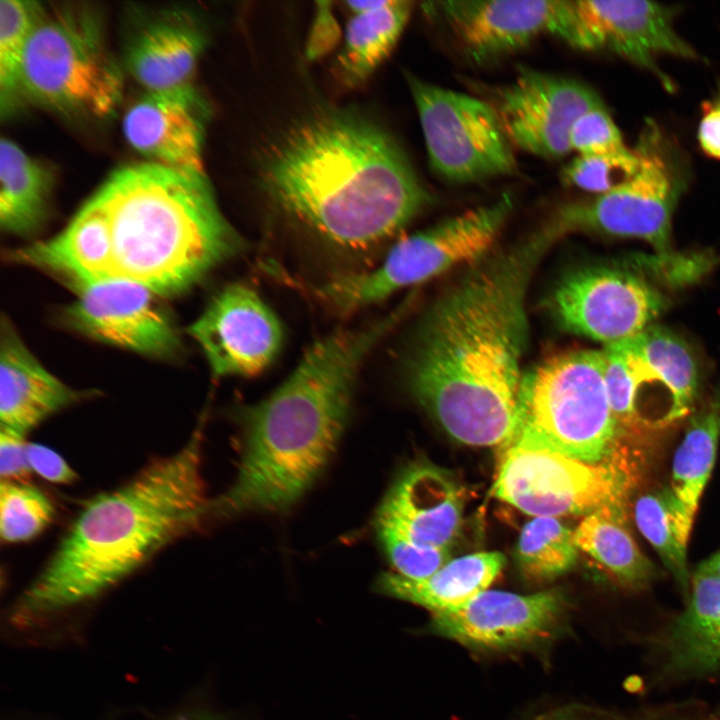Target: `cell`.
Returning <instances> with one entry per match:
<instances>
[{"mask_svg":"<svg viewBox=\"0 0 720 720\" xmlns=\"http://www.w3.org/2000/svg\"><path fill=\"white\" fill-rule=\"evenodd\" d=\"M94 195L108 217L115 278L157 295L191 288L246 247L206 175L147 162L117 170Z\"/></svg>","mask_w":720,"mask_h":720,"instance_id":"5b68a950","label":"cell"},{"mask_svg":"<svg viewBox=\"0 0 720 720\" xmlns=\"http://www.w3.org/2000/svg\"><path fill=\"white\" fill-rule=\"evenodd\" d=\"M407 80L438 175L470 183L518 172L512 144L491 104L411 75Z\"/></svg>","mask_w":720,"mask_h":720,"instance_id":"8fae6325","label":"cell"},{"mask_svg":"<svg viewBox=\"0 0 720 720\" xmlns=\"http://www.w3.org/2000/svg\"><path fill=\"white\" fill-rule=\"evenodd\" d=\"M26 452L31 471L42 478L58 484H69L77 478L75 471L51 448L27 443Z\"/></svg>","mask_w":720,"mask_h":720,"instance_id":"f35d334b","label":"cell"},{"mask_svg":"<svg viewBox=\"0 0 720 720\" xmlns=\"http://www.w3.org/2000/svg\"><path fill=\"white\" fill-rule=\"evenodd\" d=\"M640 164L638 146L614 154L578 155L564 167L562 178L566 184L599 195L629 181Z\"/></svg>","mask_w":720,"mask_h":720,"instance_id":"e575fe53","label":"cell"},{"mask_svg":"<svg viewBox=\"0 0 720 720\" xmlns=\"http://www.w3.org/2000/svg\"><path fill=\"white\" fill-rule=\"evenodd\" d=\"M549 222L476 260L433 302L404 358L415 400L455 440L502 448L515 427L528 336L526 296L561 238Z\"/></svg>","mask_w":720,"mask_h":720,"instance_id":"6da1fadb","label":"cell"},{"mask_svg":"<svg viewBox=\"0 0 720 720\" xmlns=\"http://www.w3.org/2000/svg\"><path fill=\"white\" fill-rule=\"evenodd\" d=\"M605 384L620 436L640 437L691 413L699 385L688 345L651 324L637 335L605 345Z\"/></svg>","mask_w":720,"mask_h":720,"instance_id":"9c48e42d","label":"cell"},{"mask_svg":"<svg viewBox=\"0 0 720 720\" xmlns=\"http://www.w3.org/2000/svg\"><path fill=\"white\" fill-rule=\"evenodd\" d=\"M204 30L192 18L170 14L148 23L129 45L126 64L147 92L192 85L206 46Z\"/></svg>","mask_w":720,"mask_h":720,"instance_id":"cb8c5ba5","label":"cell"},{"mask_svg":"<svg viewBox=\"0 0 720 720\" xmlns=\"http://www.w3.org/2000/svg\"><path fill=\"white\" fill-rule=\"evenodd\" d=\"M403 312L321 338L268 397L238 410L239 468L208 517L282 513L306 493L345 430L360 366Z\"/></svg>","mask_w":720,"mask_h":720,"instance_id":"3957f363","label":"cell"},{"mask_svg":"<svg viewBox=\"0 0 720 720\" xmlns=\"http://www.w3.org/2000/svg\"><path fill=\"white\" fill-rule=\"evenodd\" d=\"M82 393L52 375L3 319L0 348L1 426L23 436L44 419L79 401Z\"/></svg>","mask_w":720,"mask_h":720,"instance_id":"603a6c76","label":"cell"},{"mask_svg":"<svg viewBox=\"0 0 720 720\" xmlns=\"http://www.w3.org/2000/svg\"><path fill=\"white\" fill-rule=\"evenodd\" d=\"M663 294L635 273L610 265H588L567 273L549 306L561 327L605 345L631 338L659 316Z\"/></svg>","mask_w":720,"mask_h":720,"instance_id":"5bb4252c","label":"cell"},{"mask_svg":"<svg viewBox=\"0 0 720 720\" xmlns=\"http://www.w3.org/2000/svg\"><path fill=\"white\" fill-rule=\"evenodd\" d=\"M188 332L215 377L257 375L274 361L283 343L276 314L241 283L218 292Z\"/></svg>","mask_w":720,"mask_h":720,"instance_id":"2e32d148","label":"cell"},{"mask_svg":"<svg viewBox=\"0 0 720 720\" xmlns=\"http://www.w3.org/2000/svg\"><path fill=\"white\" fill-rule=\"evenodd\" d=\"M376 532L395 573L403 577L426 578L451 560L449 548L418 545L389 529Z\"/></svg>","mask_w":720,"mask_h":720,"instance_id":"d590c367","label":"cell"},{"mask_svg":"<svg viewBox=\"0 0 720 720\" xmlns=\"http://www.w3.org/2000/svg\"><path fill=\"white\" fill-rule=\"evenodd\" d=\"M719 436L720 391H717L692 416L673 458L670 489L692 523L714 466Z\"/></svg>","mask_w":720,"mask_h":720,"instance_id":"f1b7e54d","label":"cell"},{"mask_svg":"<svg viewBox=\"0 0 720 720\" xmlns=\"http://www.w3.org/2000/svg\"><path fill=\"white\" fill-rule=\"evenodd\" d=\"M411 12V2L386 0L380 8L353 14L345 34L340 70L345 83L366 80L389 55Z\"/></svg>","mask_w":720,"mask_h":720,"instance_id":"f546056e","label":"cell"},{"mask_svg":"<svg viewBox=\"0 0 720 720\" xmlns=\"http://www.w3.org/2000/svg\"><path fill=\"white\" fill-rule=\"evenodd\" d=\"M578 548L574 531L554 517H534L520 533L516 559L523 574L534 580H551L575 563Z\"/></svg>","mask_w":720,"mask_h":720,"instance_id":"1f68e13d","label":"cell"},{"mask_svg":"<svg viewBox=\"0 0 720 720\" xmlns=\"http://www.w3.org/2000/svg\"><path fill=\"white\" fill-rule=\"evenodd\" d=\"M550 33L581 50L608 49L671 83L656 58L695 59L694 49L673 26V9L641 0H556Z\"/></svg>","mask_w":720,"mask_h":720,"instance_id":"4fadbf2b","label":"cell"},{"mask_svg":"<svg viewBox=\"0 0 720 720\" xmlns=\"http://www.w3.org/2000/svg\"><path fill=\"white\" fill-rule=\"evenodd\" d=\"M634 519L640 532L686 591L689 582L686 552L692 522L672 490L663 488L639 497L634 505Z\"/></svg>","mask_w":720,"mask_h":720,"instance_id":"4dcf8cb0","label":"cell"},{"mask_svg":"<svg viewBox=\"0 0 720 720\" xmlns=\"http://www.w3.org/2000/svg\"><path fill=\"white\" fill-rule=\"evenodd\" d=\"M619 437L603 353L576 349L524 371L514 431L503 451H543L599 464L617 452Z\"/></svg>","mask_w":720,"mask_h":720,"instance_id":"8992f818","label":"cell"},{"mask_svg":"<svg viewBox=\"0 0 720 720\" xmlns=\"http://www.w3.org/2000/svg\"><path fill=\"white\" fill-rule=\"evenodd\" d=\"M385 2L386 0L348 1L346 6L353 14H360L376 10L383 6Z\"/></svg>","mask_w":720,"mask_h":720,"instance_id":"7bdbcfd3","label":"cell"},{"mask_svg":"<svg viewBox=\"0 0 720 720\" xmlns=\"http://www.w3.org/2000/svg\"><path fill=\"white\" fill-rule=\"evenodd\" d=\"M464 53L484 62L519 50L549 32L556 0H448L429 3Z\"/></svg>","mask_w":720,"mask_h":720,"instance_id":"44dd1931","label":"cell"},{"mask_svg":"<svg viewBox=\"0 0 720 720\" xmlns=\"http://www.w3.org/2000/svg\"><path fill=\"white\" fill-rule=\"evenodd\" d=\"M637 146L641 164L629 181L558 209L550 222L562 235L589 232L633 237L659 251L668 250L672 215L687 184L686 168L679 152L650 121Z\"/></svg>","mask_w":720,"mask_h":720,"instance_id":"30bf717a","label":"cell"},{"mask_svg":"<svg viewBox=\"0 0 720 720\" xmlns=\"http://www.w3.org/2000/svg\"><path fill=\"white\" fill-rule=\"evenodd\" d=\"M144 285L122 278L79 291L65 319L96 340L157 357L178 352L181 342L173 321Z\"/></svg>","mask_w":720,"mask_h":720,"instance_id":"e0dca14e","label":"cell"},{"mask_svg":"<svg viewBox=\"0 0 720 720\" xmlns=\"http://www.w3.org/2000/svg\"><path fill=\"white\" fill-rule=\"evenodd\" d=\"M491 105L512 145L553 159L572 151L569 136L576 119L604 103L580 81L524 68L496 89Z\"/></svg>","mask_w":720,"mask_h":720,"instance_id":"9a60e30c","label":"cell"},{"mask_svg":"<svg viewBox=\"0 0 720 720\" xmlns=\"http://www.w3.org/2000/svg\"><path fill=\"white\" fill-rule=\"evenodd\" d=\"M260 186L273 204L335 246L394 235L432 199L393 137L352 110L320 108L266 150Z\"/></svg>","mask_w":720,"mask_h":720,"instance_id":"7a4b0ae2","label":"cell"},{"mask_svg":"<svg viewBox=\"0 0 720 720\" xmlns=\"http://www.w3.org/2000/svg\"><path fill=\"white\" fill-rule=\"evenodd\" d=\"M503 554L477 552L451 559L432 575L409 579L395 572L381 574L376 590L422 606L433 613L457 609L487 590L505 565Z\"/></svg>","mask_w":720,"mask_h":720,"instance_id":"484cf974","label":"cell"},{"mask_svg":"<svg viewBox=\"0 0 720 720\" xmlns=\"http://www.w3.org/2000/svg\"><path fill=\"white\" fill-rule=\"evenodd\" d=\"M26 446L23 435L1 426L0 475L2 481L26 483L31 472Z\"/></svg>","mask_w":720,"mask_h":720,"instance_id":"74e56055","label":"cell"},{"mask_svg":"<svg viewBox=\"0 0 720 720\" xmlns=\"http://www.w3.org/2000/svg\"><path fill=\"white\" fill-rule=\"evenodd\" d=\"M531 720H589L584 713L572 708H559L543 714Z\"/></svg>","mask_w":720,"mask_h":720,"instance_id":"60d3db41","label":"cell"},{"mask_svg":"<svg viewBox=\"0 0 720 720\" xmlns=\"http://www.w3.org/2000/svg\"><path fill=\"white\" fill-rule=\"evenodd\" d=\"M463 497L455 480L432 464L416 463L395 480L379 506L375 529L415 544L449 548L459 535Z\"/></svg>","mask_w":720,"mask_h":720,"instance_id":"ffe728a7","label":"cell"},{"mask_svg":"<svg viewBox=\"0 0 720 720\" xmlns=\"http://www.w3.org/2000/svg\"><path fill=\"white\" fill-rule=\"evenodd\" d=\"M11 257L53 273L78 292L115 278L109 221L95 195L61 233L16 250Z\"/></svg>","mask_w":720,"mask_h":720,"instance_id":"7402d4cb","label":"cell"},{"mask_svg":"<svg viewBox=\"0 0 720 720\" xmlns=\"http://www.w3.org/2000/svg\"><path fill=\"white\" fill-rule=\"evenodd\" d=\"M53 186L50 171L17 144L0 142V224L16 235L35 231L46 217Z\"/></svg>","mask_w":720,"mask_h":720,"instance_id":"83f0119b","label":"cell"},{"mask_svg":"<svg viewBox=\"0 0 720 720\" xmlns=\"http://www.w3.org/2000/svg\"><path fill=\"white\" fill-rule=\"evenodd\" d=\"M697 135L702 150L710 157L720 159V101L705 111Z\"/></svg>","mask_w":720,"mask_h":720,"instance_id":"ab89813d","label":"cell"},{"mask_svg":"<svg viewBox=\"0 0 720 720\" xmlns=\"http://www.w3.org/2000/svg\"><path fill=\"white\" fill-rule=\"evenodd\" d=\"M569 139L578 155H607L629 149L605 105L580 115L571 127Z\"/></svg>","mask_w":720,"mask_h":720,"instance_id":"8d00e7d4","label":"cell"},{"mask_svg":"<svg viewBox=\"0 0 720 720\" xmlns=\"http://www.w3.org/2000/svg\"><path fill=\"white\" fill-rule=\"evenodd\" d=\"M42 8L35 1L0 2L1 114L16 107L21 94V70L27 41Z\"/></svg>","mask_w":720,"mask_h":720,"instance_id":"d6a6232c","label":"cell"},{"mask_svg":"<svg viewBox=\"0 0 720 720\" xmlns=\"http://www.w3.org/2000/svg\"><path fill=\"white\" fill-rule=\"evenodd\" d=\"M123 78L87 8H43L27 41L21 94L47 108L96 118L121 102Z\"/></svg>","mask_w":720,"mask_h":720,"instance_id":"52a82bcc","label":"cell"},{"mask_svg":"<svg viewBox=\"0 0 720 720\" xmlns=\"http://www.w3.org/2000/svg\"><path fill=\"white\" fill-rule=\"evenodd\" d=\"M54 507L47 496L25 482L1 481L0 535L7 543L27 541L53 519Z\"/></svg>","mask_w":720,"mask_h":720,"instance_id":"836d02e7","label":"cell"},{"mask_svg":"<svg viewBox=\"0 0 720 720\" xmlns=\"http://www.w3.org/2000/svg\"><path fill=\"white\" fill-rule=\"evenodd\" d=\"M695 573L720 579V552L703 561Z\"/></svg>","mask_w":720,"mask_h":720,"instance_id":"b9f144b4","label":"cell"},{"mask_svg":"<svg viewBox=\"0 0 720 720\" xmlns=\"http://www.w3.org/2000/svg\"><path fill=\"white\" fill-rule=\"evenodd\" d=\"M663 651L673 674L720 672V579L694 574L687 608L671 624Z\"/></svg>","mask_w":720,"mask_h":720,"instance_id":"d4e9b609","label":"cell"},{"mask_svg":"<svg viewBox=\"0 0 720 720\" xmlns=\"http://www.w3.org/2000/svg\"><path fill=\"white\" fill-rule=\"evenodd\" d=\"M513 209L509 194L396 243L375 269L339 276L318 288L337 310H356L489 253Z\"/></svg>","mask_w":720,"mask_h":720,"instance_id":"ba28073f","label":"cell"},{"mask_svg":"<svg viewBox=\"0 0 720 720\" xmlns=\"http://www.w3.org/2000/svg\"><path fill=\"white\" fill-rule=\"evenodd\" d=\"M201 429L171 456L84 506L16 606L23 619L83 603L207 518Z\"/></svg>","mask_w":720,"mask_h":720,"instance_id":"277c9868","label":"cell"},{"mask_svg":"<svg viewBox=\"0 0 720 720\" xmlns=\"http://www.w3.org/2000/svg\"><path fill=\"white\" fill-rule=\"evenodd\" d=\"M624 514L623 503H616L584 516L574 531V541L620 584L641 589L657 576L656 569L637 547Z\"/></svg>","mask_w":720,"mask_h":720,"instance_id":"4316f807","label":"cell"},{"mask_svg":"<svg viewBox=\"0 0 720 720\" xmlns=\"http://www.w3.org/2000/svg\"><path fill=\"white\" fill-rule=\"evenodd\" d=\"M628 453L590 464L563 455L524 449L503 451L494 495L534 517L588 515L623 503L633 468Z\"/></svg>","mask_w":720,"mask_h":720,"instance_id":"7c38bea8","label":"cell"},{"mask_svg":"<svg viewBox=\"0 0 720 720\" xmlns=\"http://www.w3.org/2000/svg\"><path fill=\"white\" fill-rule=\"evenodd\" d=\"M564 608L560 592L485 590L465 605L432 614L433 633L478 650L517 648L551 634Z\"/></svg>","mask_w":720,"mask_h":720,"instance_id":"ac0fdd59","label":"cell"},{"mask_svg":"<svg viewBox=\"0 0 720 720\" xmlns=\"http://www.w3.org/2000/svg\"><path fill=\"white\" fill-rule=\"evenodd\" d=\"M208 107L192 85L147 92L126 111L122 130L131 147L181 172L205 175L203 143Z\"/></svg>","mask_w":720,"mask_h":720,"instance_id":"d6986e66","label":"cell"}]
</instances>
